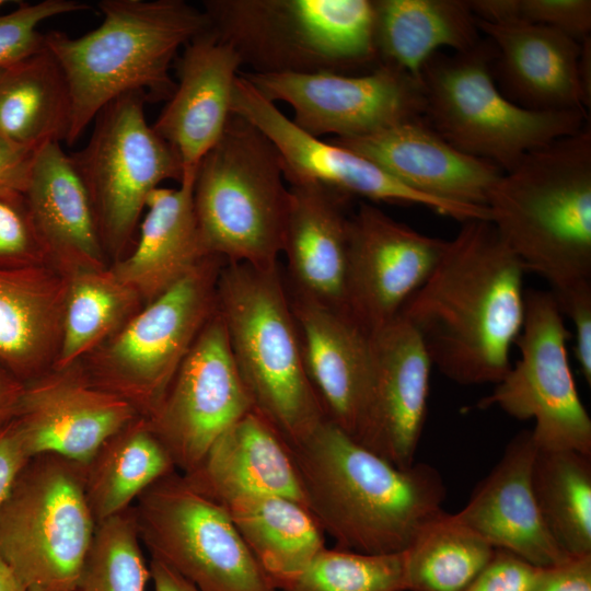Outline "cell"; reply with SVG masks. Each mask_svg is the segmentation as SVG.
Instances as JSON below:
<instances>
[{
  "mask_svg": "<svg viewBox=\"0 0 591 591\" xmlns=\"http://www.w3.org/2000/svg\"><path fill=\"white\" fill-rule=\"evenodd\" d=\"M7 3H9V1L0 0V9H1L2 7H4Z\"/></svg>",
  "mask_w": 591,
  "mask_h": 591,
  "instance_id": "obj_52",
  "label": "cell"
},
{
  "mask_svg": "<svg viewBox=\"0 0 591 591\" xmlns=\"http://www.w3.org/2000/svg\"><path fill=\"white\" fill-rule=\"evenodd\" d=\"M151 558L202 591H279L244 543L227 510L176 471L131 506Z\"/></svg>",
  "mask_w": 591,
  "mask_h": 591,
  "instance_id": "obj_12",
  "label": "cell"
},
{
  "mask_svg": "<svg viewBox=\"0 0 591 591\" xmlns=\"http://www.w3.org/2000/svg\"><path fill=\"white\" fill-rule=\"evenodd\" d=\"M202 11L248 72L345 73L380 63L370 0H209Z\"/></svg>",
  "mask_w": 591,
  "mask_h": 591,
  "instance_id": "obj_6",
  "label": "cell"
},
{
  "mask_svg": "<svg viewBox=\"0 0 591 591\" xmlns=\"http://www.w3.org/2000/svg\"><path fill=\"white\" fill-rule=\"evenodd\" d=\"M97 7L103 22L89 33L45 34L70 91L69 146L120 95L167 101L176 86L170 70L179 49L209 25L202 10L183 0H102Z\"/></svg>",
  "mask_w": 591,
  "mask_h": 591,
  "instance_id": "obj_4",
  "label": "cell"
},
{
  "mask_svg": "<svg viewBox=\"0 0 591 591\" xmlns=\"http://www.w3.org/2000/svg\"><path fill=\"white\" fill-rule=\"evenodd\" d=\"M0 591H28L0 556Z\"/></svg>",
  "mask_w": 591,
  "mask_h": 591,
  "instance_id": "obj_51",
  "label": "cell"
},
{
  "mask_svg": "<svg viewBox=\"0 0 591 591\" xmlns=\"http://www.w3.org/2000/svg\"><path fill=\"white\" fill-rule=\"evenodd\" d=\"M563 314L572 322L575 331V356L580 371L591 384V286L555 298Z\"/></svg>",
  "mask_w": 591,
  "mask_h": 591,
  "instance_id": "obj_43",
  "label": "cell"
},
{
  "mask_svg": "<svg viewBox=\"0 0 591 591\" xmlns=\"http://www.w3.org/2000/svg\"><path fill=\"white\" fill-rule=\"evenodd\" d=\"M149 570L154 591H202L158 559L151 558Z\"/></svg>",
  "mask_w": 591,
  "mask_h": 591,
  "instance_id": "obj_49",
  "label": "cell"
},
{
  "mask_svg": "<svg viewBox=\"0 0 591 591\" xmlns=\"http://www.w3.org/2000/svg\"><path fill=\"white\" fill-rule=\"evenodd\" d=\"M543 567L495 549L488 564L463 591H535Z\"/></svg>",
  "mask_w": 591,
  "mask_h": 591,
  "instance_id": "obj_42",
  "label": "cell"
},
{
  "mask_svg": "<svg viewBox=\"0 0 591 591\" xmlns=\"http://www.w3.org/2000/svg\"><path fill=\"white\" fill-rule=\"evenodd\" d=\"M531 480L557 545L569 556L591 554V455L537 449Z\"/></svg>",
  "mask_w": 591,
  "mask_h": 591,
  "instance_id": "obj_36",
  "label": "cell"
},
{
  "mask_svg": "<svg viewBox=\"0 0 591 591\" xmlns=\"http://www.w3.org/2000/svg\"><path fill=\"white\" fill-rule=\"evenodd\" d=\"M96 526L84 464L38 454L0 508V556L27 590L76 591Z\"/></svg>",
  "mask_w": 591,
  "mask_h": 591,
  "instance_id": "obj_9",
  "label": "cell"
},
{
  "mask_svg": "<svg viewBox=\"0 0 591 591\" xmlns=\"http://www.w3.org/2000/svg\"><path fill=\"white\" fill-rule=\"evenodd\" d=\"M182 475L220 506L250 496H280L305 506L290 448L254 409L220 434L200 463Z\"/></svg>",
  "mask_w": 591,
  "mask_h": 591,
  "instance_id": "obj_27",
  "label": "cell"
},
{
  "mask_svg": "<svg viewBox=\"0 0 591 591\" xmlns=\"http://www.w3.org/2000/svg\"><path fill=\"white\" fill-rule=\"evenodd\" d=\"M88 8L80 1L44 0L21 3L14 11L0 14V69H8L46 47L45 34L37 28L43 21Z\"/></svg>",
  "mask_w": 591,
  "mask_h": 591,
  "instance_id": "obj_39",
  "label": "cell"
},
{
  "mask_svg": "<svg viewBox=\"0 0 591 591\" xmlns=\"http://www.w3.org/2000/svg\"><path fill=\"white\" fill-rule=\"evenodd\" d=\"M495 47L487 38L463 53H436L424 65V118L460 151L505 173L529 152L580 131L587 112L534 111L510 101L498 88Z\"/></svg>",
  "mask_w": 591,
  "mask_h": 591,
  "instance_id": "obj_8",
  "label": "cell"
},
{
  "mask_svg": "<svg viewBox=\"0 0 591 591\" xmlns=\"http://www.w3.org/2000/svg\"><path fill=\"white\" fill-rule=\"evenodd\" d=\"M369 337L373 385L355 440L393 465L408 468L424 430L433 366L419 334L399 314Z\"/></svg>",
  "mask_w": 591,
  "mask_h": 591,
  "instance_id": "obj_19",
  "label": "cell"
},
{
  "mask_svg": "<svg viewBox=\"0 0 591 591\" xmlns=\"http://www.w3.org/2000/svg\"><path fill=\"white\" fill-rule=\"evenodd\" d=\"M146 102L139 93L113 100L94 118L85 147L70 154L115 262L127 254L149 195L163 181L183 178L174 150L146 119Z\"/></svg>",
  "mask_w": 591,
  "mask_h": 591,
  "instance_id": "obj_11",
  "label": "cell"
},
{
  "mask_svg": "<svg viewBox=\"0 0 591 591\" xmlns=\"http://www.w3.org/2000/svg\"><path fill=\"white\" fill-rule=\"evenodd\" d=\"M535 591H591V554L543 567Z\"/></svg>",
  "mask_w": 591,
  "mask_h": 591,
  "instance_id": "obj_44",
  "label": "cell"
},
{
  "mask_svg": "<svg viewBox=\"0 0 591 591\" xmlns=\"http://www.w3.org/2000/svg\"><path fill=\"white\" fill-rule=\"evenodd\" d=\"M579 77L584 96L591 103V38L581 42L579 57Z\"/></svg>",
  "mask_w": 591,
  "mask_h": 591,
  "instance_id": "obj_50",
  "label": "cell"
},
{
  "mask_svg": "<svg viewBox=\"0 0 591 591\" xmlns=\"http://www.w3.org/2000/svg\"><path fill=\"white\" fill-rule=\"evenodd\" d=\"M253 409L218 312L176 371L157 410L146 418L182 474L193 471L229 427Z\"/></svg>",
  "mask_w": 591,
  "mask_h": 591,
  "instance_id": "obj_15",
  "label": "cell"
},
{
  "mask_svg": "<svg viewBox=\"0 0 591 591\" xmlns=\"http://www.w3.org/2000/svg\"><path fill=\"white\" fill-rule=\"evenodd\" d=\"M5 69H0V78L2 77Z\"/></svg>",
  "mask_w": 591,
  "mask_h": 591,
  "instance_id": "obj_53",
  "label": "cell"
},
{
  "mask_svg": "<svg viewBox=\"0 0 591 591\" xmlns=\"http://www.w3.org/2000/svg\"><path fill=\"white\" fill-rule=\"evenodd\" d=\"M290 302L305 369L326 417L356 439L373 385L369 334L348 314L296 292Z\"/></svg>",
  "mask_w": 591,
  "mask_h": 591,
  "instance_id": "obj_22",
  "label": "cell"
},
{
  "mask_svg": "<svg viewBox=\"0 0 591 591\" xmlns=\"http://www.w3.org/2000/svg\"><path fill=\"white\" fill-rule=\"evenodd\" d=\"M570 336L554 294L526 291L523 325L515 340L520 359L477 407H498L515 419H534L531 432L537 449L591 455V418L567 355Z\"/></svg>",
  "mask_w": 591,
  "mask_h": 591,
  "instance_id": "obj_13",
  "label": "cell"
},
{
  "mask_svg": "<svg viewBox=\"0 0 591 591\" xmlns=\"http://www.w3.org/2000/svg\"><path fill=\"white\" fill-rule=\"evenodd\" d=\"M277 590L291 583L325 548L324 532L309 509L280 496H250L222 506Z\"/></svg>",
  "mask_w": 591,
  "mask_h": 591,
  "instance_id": "obj_31",
  "label": "cell"
},
{
  "mask_svg": "<svg viewBox=\"0 0 591 591\" xmlns=\"http://www.w3.org/2000/svg\"><path fill=\"white\" fill-rule=\"evenodd\" d=\"M476 21L495 47L493 71L510 101L534 111L590 108L579 77L581 42L522 20Z\"/></svg>",
  "mask_w": 591,
  "mask_h": 591,
  "instance_id": "obj_24",
  "label": "cell"
},
{
  "mask_svg": "<svg viewBox=\"0 0 591 591\" xmlns=\"http://www.w3.org/2000/svg\"><path fill=\"white\" fill-rule=\"evenodd\" d=\"M536 450L531 430L515 434L456 515L494 548L549 567L569 555L548 532L536 503L531 480Z\"/></svg>",
  "mask_w": 591,
  "mask_h": 591,
  "instance_id": "obj_23",
  "label": "cell"
},
{
  "mask_svg": "<svg viewBox=\"0 0 591 591\" xmlns=\"http://www.w3.org/2000/svg\"><path fill=\"white\" fill-rule=\"evenodd\" d=\"M524 273L489 220L464 221L399 315L444 376L461 385L497 384L512 366L523 325Z\"/></svg>",
  "mask_w": 591,
  "mask_h": 591,
  "instance_id": "obj_1",
  "label": "cell"
},
{
  "mask_svg": "<svg viewBox=\"0 0 591 591\" xmlns=\"http://www.w3.org/2000/svg\"><path fill=\"white\" fill-rule=\"evenodd\" d=\"M519 20L547 26L577 42L591 32L590 0H519Z\"/></svg>",
  "mask_w": 591,
  "mask_h": 591,
  "instance_id": "obj_41",
  "label": "cell"
},
{
  "mask_svg": "<svg viewBox=\"0 0 591 591\" xmlns=\"http://www.w3.org/2000/svg\"><path fill=\"white\" fill-rule=\"evenodd\" d=\"M495 549L456 513L442 510L403 551L405 591H463Z\"/></svg>",
  "mask_w": 591,
  "mask_h": 591,
  "instance_id": "obj_35",
  "label": "cell"
},
{
  "mask_svg": "<svg viewBox=\"0 0 591 591\" xmlns=\"http://www.w3.org/2000/svg\"><path fill=\"white\" fill-rule=\"evenodd\" d=\"M195 179L158 187L148 197L134 250L111 266L148 304L211 257L194 207Z\"/></svg>",
  "mask_w": 591,
  "mask_h": 591,
  "instance_id": "obj_28",
  "label": "cell"
},
{
  "mask_svg": "<svg viewBox=\"0 0 591 591\" xmlns=\"http://www.w3.org/2000/svg\"><path fill=\"white\" fill-rule=\"evenodd\" d=\"M35 152L0 135V193H24Z\"/></svg>",
  "mask_w": 591,
  "mask_h": 591,
  "instance_id": "obj_45",
  "label": "cell"
},
{
  "mask_svg": "<svg viewBox=\"0 0 591 591\" xmlns=\"http://www.w3.org/2000/svg\"><path fill=\"white\" fill-rule=\"evenodd\" d=\"M290 450L305 507L336 548L401 553L443 510L447 488L436 467L399 468L328 418Z\"/></svg>",
  "mask_w": 591,
  "mask_h": 591,
  "instance_id": "obj_2",
  "label": "cell"
},
{
  "mask_svg": "<svg viewBox=\"0 0 591 591\" xmlns=\"http://www.w3.org/2000/svg\"><path fill=\"white\" fill-rule=\"evenodd\" d=\"M23 194L53 268L68 277L108 267L89 193L59 142L35 152Z\"/></svg>",
  "mask_w": 591,
  "mask_h": 591,
  "instance_id": "obj_25",
  "label": "cell"
},
{
  "mask_svg": "<svg viewBox=\"0 0 591 591\" xmlns=\"http://www.w3.org/2000/svg\"><path fill=\"white\" fill-rule=\"evenodd\" d=\"M30 460L14 420L0 430V508Z\"/></svg>",
  "mask_w": 591,
  "mask_h": 591,
  "instance_id": "obj_46",
  "label": "cell"
},
{
  "mask_svg": "<svg viewBox=\"0 0 591 591\" xmlns=\"http://www.w3.org/2000/svg\"><path fill=\"white\" fill-rule=\"evenodd\" d=\"M231 113L258 129L278 152L287 183L312 182L373 201L418 205L460 222L486 219L485 207L440 200L398 182L366 158L310 135L239 73Z\"/></svg>",
  "mask_w": 591,
  "mask_h": 591,
  "instance_id": "obj_16",
  "label": "cell"
},
{
  "mask_svg": "<svg viewBox=\"0 0 591 591\" xmlns=\"http://www.w3.org/2000/svg\"><path fill=\"white\" fill-rule=\"evenodd\" d=\"M447 244L360 202L349 221L348 315L368 334L394 320L430 276Z\"/></svg>",
  "mask_w": 591,
  "mask_h": 591,
  "instance_id": "obj_17",
  "label": "cell"
},
{
  "mask_svg": "<svg viewBox=\"0 0 591 591\" xmlns=\"http://www.w3.org/2000/svg\"><path fill=\"white\" fill-rule=\"evenodd\" d=\"M67 278L62 329L55 368L73 364L114 336L143 306L139 294L112 268Z\"/></svg>",
  "mask_w": 591,
  "mask_h": 591,
  "instance_id": "obj_34",
  "label": "cell"
},
{
  "mask_svg": "<svg viewBox=\"0 0 591 591\" xmlns=\"http://www.w3.org/2000/svg\"><path fill=\"white\" fill-rule=\"evenodd\" d=\"M67 278L50 266L0 268V363L23 383L59 351Z\"/></svg>",
  "mask_w": 591,
  "mask_h": 591,
  "instance_id": "obj_29",
  "label": "cell"
},
{
  "mask_svg": "<svg viewBox=\"0 0 591 591\" xmlns=\"http://www.w3.org/2000/svg\"><path fill=\"white\" fill-rule=\"evenodd\" d=\"M144 417L111 436L84 464V488L96 524L127 510L152 484L175 472Z\"/></svg>",
  "mask_w": 591,
  "mask_h": 591,
  "instance_id": "obj_33",
  "label": "cell"
},
{
  "mask_svg": "<svg viewBox=\"0 0 591 591\" xmlns=\"http://www.w3.org/2000/svg\"><path fill=\"white\" fill-rule=\"evenodd\" d=\"M288 186L282 253L294 292L348 314L345 278L351 196L312 182Z\"/></svg>",
  "mask_w": 591,
  "mask_h": 591,
  "instance_id": "obj_26",
  "label": "cell"
},
{
  "mask_svg": "<svg viewBox=\"0 0 591 591\" xmlns=\"http://www.w3.org/2000/svg\"><path fill=\"white\" fill-rule=\"evenodd\" d=\"M224 264L220 257H208L78 361L91 381L149 418L217 311V286Z\"/></svg>",
  "mask_w": 591,
  "mask_h": 591,
  "instance_id": "obj_10",
  "label": "cell"
},
{
  "mask_svg": "<svg viewBox=\"0 0 591 591\" xmlns=\"http://www.w3.org/2000/svg\"><path fill=\"white\" fill-rule=\"evenodd\" d=\"M50 266L24 194L0 193V268ZM51 267V266H50Z\"/></svg>",
  "mask_w": 591,
  "mask_h": 591,
  "instance_id": "obj_40",
  "label": "cell"
},
{
  "mask_svg": "<svg viewBox=\"0 0 591 591\" xmlns=\"http://www.w3.org/2000/svg\"><path fill=\"white\" fill-rule=\"evenodd\" d=\"M240 73L267 100L287 103L292 121L318 138L362 136L424 116L420 81L384 63L363 74Z\"/></svg>",
  "mask_w": 591,
  "mask_h": 591,
  "instance_id": "obj_14",
  "label": "cell"
},
{
  "mask_svg": "<svg viewBox=\"0 0 591 591\" xmlns=\"http://www.w3.org/2000/svg\"><path fill=\"white\" fill-rule=\"evenodd\" d=\"M24 383L0 363V430L16 417Z\"/></svg>",
  "mask_w": 591,
  "mask_h": 591,
  "instance_id": "obj_47",
  "label": "cell"
},
{
  "mask_svg": "<svg viewBox=\"0 0 591 591\" xmlns=\"http://www.w3.org/2000/svg\"><path fill=\"white\" fill-rule=\"evenodd\" d=\"M217 310L253 409L289 448L297 447L327 417L305 369L279 267L225 263L217 286Z\"/></svg>",
  "mask_w": 591,
  "mask_h": 591,
  "instance_id": "obj_5",
  "label": "cell"
},
{
  "mask_svg": "<svg viewBox=\"0 0 591 591\" xmlns=\"http://www.w3.org/2000/svg\"><path fill=\"white\" fill-rule=\"evenodd\" d=\"M280 591H405L403 552L376 555L325 547Z\"/></svg>",
  "mask_w": 591,
  "mask_h": 591,
  "instance_id": "obj_38",
  "label": "cell"
},
{
  "mask_svg": "<svg viewBox=\"0 0 591 591\" xmlns=\"http://www.w3.org/2000/svg\"><path fill=\"white\" fill-rule=\"evenodd\" d=\"M328 141L366 158L416 192L455 204L487 207L489 190L505 173L447 142L424 116Z\"/></svg>",
  "mask_w": 591,
  "mask_h": 591,
  "instance_id": "obj_20",
  "label": "cell"
},
{
  "mask_svg": "<svg viewBox=\"0 0 591 591\" xmlns=\"http://www.w3.org/2000/svg\"><path fill=\"white\" fill-rule=\"evenodd\" d=\"M149 579L131 507L99 523L76 591H146Z\"/></svg>",
  "mask_w": 591,
  "mask_h": 591,
  "instance_id": "obj_37",
  "label": "cell"
},
{
  "mask_svg": "<svg viewBox=\"0 0 591 591\" xmlns=\"http://www.w3.org/2000/svg\"><path fill=\"white\" fill-rule=\"evenodd\" d=\"M28 591H36V590H28Z\"/></svg>",
  "mask_w": 591,
  "mask_h": 591,
  "instance_id": "obj_54",
  "label": "cell"
},
{
  "mask_svg": "<svg viewBox=\"0 0 591 591\" xmlns=\"http://www.w3.org/2000/svg\"><path fill=\"white\" fill-rule=\"evenodd\" d=\"M373 4L379 62L419 81L424 65L439 49L463 53L482 39L466 0H376Z\"/></svg>",
  "mask_w": 591,
  "mask_h": 591,
  "instance_id": "obj_30",
  "label": "cell"
},
{
  "mask_svg": "<svg viewBox=\"0 0 591 591\" xmlns=\"http://www.w3.org/2000/svg\"><path fill=\"white\" fill-rule=\"evenodd\" d=\"M489 221L555 298L591 285V128L526 153L491 187Z\"/></svg>",
  "mask_w": 591,
  "mask_h": 591,
  "instance_id": "obj_3",
  "label": "cell"
},
{
  "mask_svg": "<svg viewBox=\"0 0 591 591\" xmlns=\"http://www.w3.org/2000/svg\"><path fill=\"white\" fill-rule=\"evenodd\" d=\"M478 21L503 23L519 20V0H466Z\"/></svg>",
  "mask_w": 591,
  "mask_h": 591,
  "instance_id": "obj_48",
  "label": "cell"
},
{
  "mask_svg": "<svg viewBox=\"0 0 591 591\" xmlns=\"http://www.w3.org/2000/svg\"><path fill=\"white\" fill-rule=\"evenodd\" d=\"M71 96L66 77L45 47L0 78V135L37 151L68 140Z\"/></svg>",
  "mask_w": 591,
  "mask_h": 591,
  "instance_id": "obj_32",
  "label": "cell"
},
{
  "mask_svg": "<svg viewBox=\"0 0 591 591\" xmlns=\"http://www.w3.org/2000/svg\"><path fill=\"white\" fill-rule=\"evenodd\" d=\"M176 86L152 125L177 155L183 179H195L204 157L221 138L242 61L208 27L187 43L174 62Z\"/></svg>",
  "mask_w": 591,
  "mask_h": 591,
  "instance_id": "obj_21",
  "label": "cell"
},
{
  "mask_svg": "<svg viewBox=\"0 0 591 591\" xmlns=\"http://www.w3.org/2000/svg\"><path fill=\"white\" fill-rule=\"evenodd\" d=\"M137 417L127 401L96 385L76 362L24 383L14 422L30 457L54 453L85 464Z\"/></svg>",
  "mask_w": 591,
  "mask_h": 591,
  "instance_id": "obj_18",
  "label": "cell"
},
{
  "mask_svg": "<svg viewBox=\"0 0 591 591\" xmlns=\"http://www.w3.org/2000/svg\"><path fill=\"white\" fill-rule=\"evenodd\" d=\"M289 186L270 141L232 114L201 160L194 207L208 253L225 263L278 266L289 209Z\"/></svg>",
  "mask_w": 591,
  "mask_h": 591,
  "instance_id": "obj_7",
  "label": "cell"
}]
</instances>
